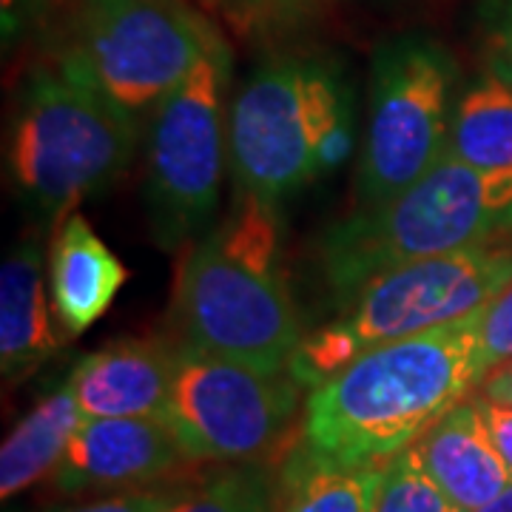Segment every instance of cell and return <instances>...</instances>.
I'll return each mask as SVG.
<instances>
[{"mask_svg":"<svg viewBox=\"0 0 512 512\" xmlns=\"http://www.w3.org/2000/svg\"><path fill=\"white\" fill-rule=\"evenodd\" d=\"M481 313L362 350L305 396L299 447L348 467L413 447L487 379Z\"/></svg>","mask_w":512,"mask_h":512,"instance_id":"1","label":"cell"},{"mask_svg":"<svg viewBox=\"0 0 512 512\" xmlns=\"http://www.w3.org/2000/svg\"><path fill=\"white\" fill-rule=\"evenodd\" d=\"M305 339L282 268L276 205L237 197L231 214L191 245L171 299L177 350L288 370Z\"/></svg>","mask_w":512,"mask_h":512,"instance_id":"2","label":"cell"},{"mask_svg":"<svg viewBox=\"0 0 512 512\" xmlns=\"http://www.w3.org/2000/svg\"><path fill=\"white\" fill-rule=\"evenodd\" d=\"M510 234L512 168L487 171L444 157L399 197L330 225L319 239V268L342 311L390 268Z\"/></svg>","mask_w":512,"mask_h":512,"instance_id":"3","label":"cell"},{"mask_svg":"<svg viewBox=\"0 0 512 512\" xmlns=\"http://www.w3.org/2000/svg\"><path fill=\"white\" fill-rule=\"evenodd\" d=\"M350 146L348 89L322 60H271L231 100L228 171L237 197L279 205L345 163Z\"/></svg>","mask_w":512,"mask_h":512,"instance_id":"4","label":"cell"},{"mask_svg":"<svg viewBox=\"0 0 512 512\" xmlns=\"http://www.w3.org/2000/svg\"><path fill=\"white\" fill-rule=\"evenodd\" d=\"M140 148L137 114L57 63L26 80L9 131V171L43 220L60 225L77 205L111 191Z\"/></svg>","mask_w":512,"mask_h":512,"instance_id":"5","label":"cell"},{"mask_svg":"<svg viewBox=\"0 0 512 512\" xmlns=\"http://www.w3.org/2000/svg\"><path fill=\"white\" fill-rule=\"evenodd\" d=\"M510 285L512 245L487 242L404 262L373 276L333 322L305 333L288 370L311 393L365 348L467 319Z\"/></svg>","mask_w":512,"mask_h":512,"instance_id":"6","label":"cell"},{"mask_svg":"<svg viewBox=\"0 0 512 512\" xmlns=\"http://www.w3.org/2000/svg\"><path fill=\"white\" fill-rule=\"evenodd\" d=\"M231 55L217 43L183 83L151 109L146 137V208L157 248L168 254L208 234L225 165Z\"/></svg>","mask_w":512,"mask_h":512,"instance_id":"7","label":"cell"},{"mask_svg":"<svg viewBox=\"0 0 512 512\" xmlns=\"http://www.w3.org/2000/svg\"><path fill=\"white\" fill-rule=\"evenodd\" d=\"M456 83V60L433 37H396L376 52L356 174L359 208L399 197L444 160Z\"/></svg>","mask_w":512,"mask_h":512,"instance_id":"8","label":"cell"},{"mask_svg":"<svg viewBox=\"0 0 512 512\" xmlns=\"http://www.w3.org/2000/svg\"><path fill=\"white\" fill-rule=\"evenodd\" d=\"M220 43L180 0H80L57 63L120 109L151 111Z\"/></svg>","mask_w":512,"mask_h":512,"instance_id":"9","label":"cell"},{"mask_svg":"<svg viewBox=\"0 0 512 512\" xmlns=\"http://www.w3.org/2000/svg\"><path fill=\"white\" fill-rule=\"evenodd\" d=\"M165 424L188 461H259L285 439L305 387L291 370L177 350Z\"/></svg>","mask_w":512,"mask_h":512,"instance_id":"10","label":"cell"},{"mask_svg":"<svg viewBox=\"0 0 512 512\" xmlns=\"http://www.w3.org/2000/svg\"><path fill=\"white\" fill-rule=\"evenodd\" d=\"M188 456L160 419H83L52 476L63 495L140 490L174 476Z\"/></svg>","mask_w":512,"mask_h":512,"instance_id":"11","label":"cell"},{"mask_svg":"<svg viewBox=\"0 0 512 512\" xmlns=\"http://www.w3.org/2000/svg\"><path fill=\"white\" fill-rule=\"evenodd\" d=\"M177 356L165 339H117L83 356L66 382L86 419L165 421Z\"/></svg>","mask_w":512,"mask_h":512,"instance_id":"12","label":"cell"},{"mask_svg":"<svg viewBox=\"0 0 512 512\" xmlns=\"http://www.w3.org/2000/svg\"><path fill=\"white\" fill-rule=\"evenodd\" d=\"M413 447L458 512L487 507L512 484L510 467L495 447L476 396L441 416Z\"/></svg>","mask_w":512,"mask_h":512,"instance_id":"13","label":"cell"},{"mask_svg":"<svg viewBox=\"0 0 512 512\" xmlns=\"http://www.w3.org/2000/svg\"><path fill=\"white\" fill-rule=\"evenodd\" d=\"M46 251L40 234H26L0 268V370L6 382H23L60 348L49 299Z\"/></svg>","mask_w":512,"mask_h":512,"instance_id":"14","label":"cell"},{"mask_svg":"<svg viewBox=\"0 0 512 512\" xmlns=\"http://www.w3.org/2000/svg\"><path fill=\"white\" fill-rule=\"evenodd\" d=\"M126 279V265L80 211L55 225L49 248V299L63 336L74 339L100 322Z\"/></svg>","mask_w":512,"mask_h":512,"instance_id":"15","label":"cell"},{"mask_svg":"<svg viewBox=\"0 0 512 512\" xmlns=\"http://www.w3.org/2000/svg\"><path fill=\"white\" fill-rule=\"evenodd\" d=\"M83 410L72 384H60L15 424L0 450V495L3 501L55 476L69 450L74 430L83 424Z\"/></svg>","mask_w":512,"mask_h":512,"instance_id":"16","label":"cell"},{"mask_svg":"<svg viewBox=\"0 0 512 512\" xmlns=\"http://www.w3.org/2000/svg\"><path fill=\"white\" fill-rule=\"evenodd\" d=\"M473 168H512V83L484 72L456 97L447 154Z\"/></svg>","mask_w":512,"mask_h":512,"instance_id":"17","label":"cell"},{"mask_svg":"<svg viewBox=\"0 0 512 512\" xmlns=\"http://www.w3.org/2000/svg\"><path fill=\"white\" fill-rule=\"evenodd\" d=\"M382 464H328L308 450L282 470V493L276 512H373Z\"/></svg>","mask_w":512,"mask_h":512,"instance_id":"18","label":"cell"},{"mask_svg":"<svg viewBox=\"0 0 512 512\" xmlns=\"http://www.w3.org/2000/svg\"><path fill=\"white\" fill-rule=\"evenodd\" d=\"M282 476L268 461H245L188 490L168 512H276Z\"/></svg>","mask_w":512,"mask_h":512,"instance_id":"19","label":"cell"},{"mask_svg":"<svg viewBox=\"0 0 512 512\" xmlns=\"http://www.w3.org/2000/svg\"><path fill=\"white\" fill-rule=\"evenodd\" d=\"M373 512H458L424 470L416 447L382 464Z\"/></svg>","mask_w":512,"mask_h":512,"instance_id":"20","label":"cell"},{"mask_svg":"<svg viewBox=\"0 0 512 512\" xmlns=\"http://www.w3.org/2000/svg\"><path fill=\"white\" fill-rule=\"evenodd\" d=\"M185 490L180 487H140V490H123V493L103 495L92 501H80L72 507H60L52 512H168Z\"/></svg>","mask_w":512,"mask_h":512,"instance_id":"21","label":"cell"},{"mask_svg":"<svg viewBox=\"0 0 512 512\" xmlns=\"http://www.w3.org/2000/svg\"><path fill=\"white\" fill-rule=\"evenodd\" d=\"M481 350L490 370L512 359V285L481 313Z\"/></svg>","mask_w":512,"mask_h":512,"instance_id":"22","label":"cell"},{"mask_svg":"<svg viewBox=\"0 0 512 512\" xmlns=\"http://www.w3.org/2000/svg\"><path fill=\"white\" fill-rule=\"evenodd\" d=\"M490 46V69L512 83V3L501 6L487 29Z\"/></svg>","mask_w":512,"mask_h":512,"instance_id":"23","label":"cell"},{"mask_svg":"<svg viewBox=\"0 0 512 512\" xmlns=\"http://www.w3.org/2000/svg\"><path fill=\"white\" fill-rule=\"evenodd\" d=\"M478 407H481V416L487 421V430L493 436L498 453L504 456L507 467L512 473V404L493 402V399H484V396H476Z\"/></svg>","mask_w":512,"mask_h":512,"instance_id":"24","label":"cell"},{"mask_svg":"<svg viewBox=\"0 0 512 512\" xmlns=\"http://www.w3.org/2000/svg\"><path fill=\"white\" fill-rule=\"evenodd\" d=\"M478 396L501 404H512V359L487 373L484 384L478 387Z\"/></svg>","mask_w":512,"mask_h":512,"instance_id":"25","label":"cell"},{"mask_svg":"<svg viewBox=\"0 0 512 512\" xmlns=\"http://www.w3.org/2000/svg\"><path fill=\"white\" fill-rule=\"evenodd\" d=\"M476 512H512V484L504 490V493L498 495L495 501H490L487 507H481Z\"/></svg>","mask_w":512,"mask_h":512,"instance_id":"26","label":"cell"}]
</instances>
